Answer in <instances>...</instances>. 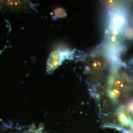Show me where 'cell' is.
Here are the masks:
<instances>
[{
    "label": "cell",
    "mask_w": 133,
    "mask_h": 133,
    "mask_svg": "<svg viewBox=\"0 0 133 133\" xmlns=\"http://www.w3.org/2000/svg\"><path fill=\"white\" fill-rule=\"evenodd\" d=\"M61 54L59 51H55L50 55L47 62V71L48 74H50L61 64Z\"/></svg>",
    "instance_id": "1"
},
{
    "label": "cell",
    "mask_w": 133,
    "mask_h": 133,
    "mask_svg": "<svg viewBox=\"0 0 133 133\" xmlns=\"http://www.w3.org/2000/svg\"><path fill=\"white\" fill-rule=\"evenodd\" d=\"M117 117L119 122L124 125H128L130 120L127 115L124 111H119L117 113Z\"/></svg>",
    "instance_id": "2"
},
{
    "label": "cell",
    "mask_w": 133,
    "mask_h": 133,
    "mask_svg": "<svg viewBox=\"0 0 133 133\" xmlns=\"http://www.w3.org/2000/svg\"><path fill=\"white\" fill-rule=\"evenodd\" d=\"M113 22L116 26H121L124 24V18L123 17L120 15H116L114 17Z\"/></svg>",
    "instance_id": "3"
},
{
    "label": "cell",
    "mask_w": 133,
    "mask_h": 133,
    "mask_svg": "<svg viewBox=\"0 0 133 133\" xmlns=\"http://www.w3.org/2000/svg\"><path fill=\"white\" fill-rule=\"evenodd\" d=\"M92 68L95 70H99L102 69L103 65L102 63L99 59H95L92 63Z\"/></svg>",
    "instance_id": "4"
},
{
    "label": "cell",
    "mask_w": 133,
    "mask_h": 133,
    "mask_svg": "<svg viewBox=\"0 0 133 133\" xmlns=\"http://www.w3.org/2000/svg\"><path fill=\"white\" fill-rule=\"evenodd\" d=\"M55 14L56 16L60 18H63L66 16V14L65 10L62 8H58L55 11Z\"/></svg>",
    "instance_id": "5"
},
{
    "label": "cell",
    "mask_w": 133,
    "mask_h": 133,
    "mask_svg": "<svg viewBox=\"0 0 133 133\" xmlns=\"http://www.w3.org/2000/svg\"><path fill=\"white\" fill-rule=\"evenodd\" d=\"M124 84L122 81L119 80H116L113 84L112 87H111L116 88L120 90L124 88Z\"/></svg>",
    "instance_id": "6"
},
{
    "label": "cell",
    "mask_w": 133,
    "mask_h": 133,
    "mask_svg": "<svg viewBox=\"0 0 133 133\" xmlns=\"http://www.w3.org/2000/svg\"><path fill=\"white\" fill-rule=\"evenodd\" d=\"M126 37L129 39H133V28H128L125 33Z\"/></svg>",
    "instance_id": "7"
},
{
    "label": "cell",
    "mask_w": 133,
    "mask_h": 133,
    "mask_svg": "<svg viewBox=\"0 0 133 133\" xmlns=\"http://www.w3.org/2000/svg\"><path fill=\"white\" fill-rule=\"evenodd\" d=\"M43 129L42 127H39V128L36 129L31 128L29 129V131L27 132V133H45L43 131Z\"/></svg>",
    "instance_id": "8"
},
{
    "label": "cell",
    "mask_w": 133,
    "mask_h": 133,
    "mask_svg": "<svg viewBox=\"0 0 133 133\" xmlns=\"http://www.w3.org/2000/svg\"><path fill=\"white\" fill-rule=\"evenodd\" d=\"M128 109L130 111L133 112V101L129 102L128 105Z\"/></svg>",
    "instance_id": "9"
},
{
    "label": "cell",
    "mask_w": 133,
    "mask_h": 133,
    "mask_svg": "<svg viewBox=\"0 0 133 133\" xmlns=\"http://www.w3.org/2000/svg\"><path fill=\"white\" fill-rule=\"evenodd\" d=\"M114 2L112 1H109L108 2V4L109 6H112L114 4Z\"/></svg>",
    "instance_id": "10"
},
{
    "label": "cell",
    "mask_w": 133,
    "mask_h": 133,
    "mask_svg": "<svg viewBox=\"0 0 133 133\" xmlns=\"http://www.w3.org/2000/svg\"><path fill=\"white\" fill-rule=\"evenodd\" d=\"M112 34L113 35H114V36H115L116 35H118V31L116 29H114L112 31Z\"/></svg>",
    "instance_id": "11"
},
{
    "label": "cell",
    "mask_w": 133,
    "mask_h": 133,
    "mask_svg": "<svg viewBox=\"0 0 133 133\" xmlns=\"http://www.w3.org/2000/svg\"><path fill=\"white\" fill-rule=\"evenodd\" d=\"M111 40L113 42H115V41H116V37H115V36L112 37Z\"/></svg>",
    "instance_id": "12"
},
{
    "label": "cell",
    "mask_w": 133,
    "mask_h": 133,
    "mask_svg": "<svg viewBox=\"0 0 133 133\" xmlns=\"http://www.w3.org/2000/svg\"><path fill=\"white\" fill-rule=\"evenodd\" d=\"M131 129H132V131H133V124L131 125Z\"/></svg>",
    "instance_id": "13"
},
{
    "label": "cell",
    "mask_w": 133,
    "mask_h": 133,
    "mask_svg": "<svg viewBox=\"0 0 133 133\" xmlns=\"http://www.w3.org/2000/svg\"></svg>",
    "instance_id": "14"
}]
</instances>
